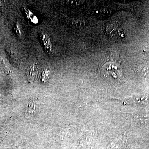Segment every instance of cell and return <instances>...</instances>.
I'll return each instance as SVG.
<instances>
[{
	"mask_svg": "<svg viewBox=\"0 0 149 149\" xmlns=\"http://www.w3.org/2000/svg\"><path fill=\"white\" fill-rule=\"evenodd\" d=\"M40 109L39 103L36 100L30 101L26 108V114L28 116H33L39 112Z\"/></svg>",
	"mask_w": 149,
	"mask_h": 149,
	"instance_id": "cell-1",
	"label": "cell"
},
{
	"mask_svg": "<svg viewBox=\"0 0 149 149\" xmlns=\"http://www.w3.org/2000/svg\"><path fill=\"white\" fill-rule=\"evenodd\" d=\"M38 73V68L36 64L32 65L28 71V76L30 81H33L37 77Z\"/></svg>",
	"mask_w": 149,
	"mask_h": 149,
	"instance_id": "cell-2",
	"label": "cell"
},
{
	"mask_svg": "<svg viewBox=\"0 0 149 149\" xmlns=\"http://www.w3.org/2000/svg\"><path fill=\"white\" fill-rule=\"evenodd\" d=\"M42 41H43L44 44L46 48L47 49L50 50L51 49V44L50 42H49V39L48 37L46 35H42Z\"/></svg>",
	"mask_w": 149,
	"mask_h": 149,
	"instance_id": "cell-3",
	"label": "cell"
},
{
	"mask_svg": "<svg viewBox=\"0 0 149 149\" xmlns=\"http://www.w3.org/2000/svg\"><path fill=\"white\" fill-rule=\"evenodd\" d=\"M49 74H50V72L47 69H46L44 71L42 74V76H43V78H42L43 81L46 80L47 79H48Z\"/></svg>",
	"mask_w": 149,
	"mask_h": 149,
	"instance_id": "cell-4",
	"label": "cell"
},
{
	"mask_svg": "<svg viewBox=\"0 0 149 149\" xmlns=\"http://www.w3.org/2000/svg\"><path fill=\"white\" fill-rule=\"evenodd\" d=\"M68 3H71V4H73V5H78L80 4V3H81V2H82V1H67Z\"/></svg>",
	"mask_w": 149,
	"mask_h": 149,
	"instance_id": "cell-5",
	"label": "cell"
}]
</instances>
